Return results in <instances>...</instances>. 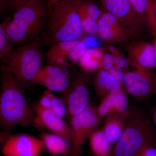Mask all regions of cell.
Returning <instances> with one entry per match:
<instances>
[{"instance_id":"cell-16","label":"cell","mask_w":156,"mask_h":156,"mask_svg":"<svg viewBox=\"0 0 156 156\" xmlns=\"http://www.w3.org/2000/svg\"><path fill=\"white\" fill-rule=\"evenodd\" d=\"M94 85L96 95L101 99L107 95L116 94L124 90L123 82L101 67L97 71Z\"/></svg>"},{"instance_id":"cell-36","label":"cell","mask_w":156,"mask_h":156,"mask_svg":"<svg viewBox=\"0 0 156 156\" xmlns=\"http://www.w3.org/2000/svg\"><path fill=\"white\" fill-rule=\"evenodd\" d=\"M153 122L156 132V102L153 111Z\"/></svg>"},{"instance_id":"cell-17","label":"cell","mask_w":156,"mask_h":156,"mask_svg":"<svg viewBox=\"0 0 156 156\" xmlns=\"http://www.w3.org/2000/svg\"><path fill=\"white\" fill-rule=\"evenodd\" d=\"M129 111L130 108L124 113L111 115L105 118L102 129L112 144H115L121 136Z\"/></svg>"},{"instance_id":"cell-30","label":"cell","mask_w":156,"mask_h":156,"mask_svg":"<svg viewBox=\"0 0 156 156\" xmlns=\"http://www.w3.org/2000/svg\"><path fill=\"white\" fill-rule=\"evenodd\" d=\"M31 1L32 0H0L1 10L3 11L8 9L14 11L20 6Z\"/></svg>"},{"instance_id":"cell-24","label":"cell","mask_w":156,"mask_h":156,"mask_svg":"<svg viewBox=\"0 0 156 156\" xmlns=\"http://www.w3.org/2000/svg\"><path fill=\"white\" fill-rule=\"evenodd\" d=\"M146 18L148 29L156 36V0H149Z\"/></svg>"},{"instance_id":"cell-23","label":"cell","mask_w":156,"mask_h":156,"mask_svg":"<svg viewBox=\"0 0 156 156\" xmlns=\"http://www.w3.org/2000/svg\"><path fill=\"white\" fill-rule=\"evenodd\" d=\"M14 48L6 35L2 27L0 25V59L2 62L11 55Z\"/></svg>"},{"instance_id":"cell-39","label":"cell","mask_w":156,"mask_h":156,"mask_svg":"<svg viewBox=\"0 0 156 156\" xmlns=\"http://www.w3.org/2000/svg\"><path fill=\"white\" fill-rule=\"evenodd\" d=\"M74 1H83V0H74Z\"/></svg>"},{"instance_id":"cell-29","label":"cell","mask_w":156,"mask_h":156,"mask_svg":"<svg viewBox=\"0 0 156 156\" xmlns=\"http://www.w3.org/2000/svg\"><path fill=\"white\" fill-rule=\"evenodd\" d=\"M87 45L84 41L80 43L70 53L69 58L72 62H77L79 61L87 50Z\"/></svg>"},{"instance_id":"cell-12","label":"cell","mask_w":156,"mask_h":156,"mask_svg":"<svg viewBox=\"0 0 156 156\" xmlns=\"http://www.w3.org/2000/svg\"><path fill=\"white\" fill-rule=\"evenodd\" d=\"M65 94L70 119L85 110L89 106L90 97L85 76L81 74L76 77Z\"/></svg>"},{"instance_id":"cell-9","label":"cell","mask_w":156,"mask_h":156,"mask_svg":"<svg viewBox=\"0 0 156 156\" xmlns=\"http://www.w3.org/2000/svg\"><path fill=\"white\" fill-rule=\"evenodd\" d=\"M97 22V34L101 39L110 45L124 44L134 40L115 16L102 9L101 15Z\"/></svg>"},{"instance_id":"cell-31","label":"cell","mask_w":156,"mask_h":156,"mask_svg":"<svg viewBox=\"0 0 156 156\" xmlns=\"http://www.w3.org/2000/svg\"><path fill=\"white\" fill-rule=\"evenodd\" d=\"M53 94L51 91H45L38 102V105L41 107L45 109H51L52 108V97Z\"/></svg>"},{"instance_id":"cell-20","label":"cell","mask_w":156,"mask_h":156,"mask_svg":"<svg viewBox=\"0 0 156 156\" xmlns=\"http://www.w3.org/2000/svg\"><path fill=\"white\" fill-rule=\"evenodd\" d=\"M104 54L103 49L99 48L87 49L78 63L87 72L97 71L100 67Z\"/></svg>"},{"instance_id":"cell-22","label":"cell","mask_w":156,"mask_h":156,"mask_svg":"<svg viewBox=\"0 0 156 156\" xmlns=\"http://www.w3.org/2000/svg\"><path fill=\"white\" fill-rule=\"evenodd\" d=\"M82 40H78L71 41H61L53 44L47 53V56L60 55L69 57L71 53L80 43Z\"/></svg>"},{"instance_id":"cell-11","label":"cell","mask_w":156,"mask_h":156,"mask_svg":"<svg viewBox=\"0 0 156 156\" xmlns=\"http://www.w3.org/2000/svg\"><path fill=\"white\" fill-rule=\"evenodd\" d=\"M67 69L48 64L42 66L32 81V85H41L51 92L65 93L70 83Z\"/></svg>"},{"instance_id":"cell-7","label":"cell","mask_w":156,"mask_h":156,"mask_svg":"<svg viewBox=\"0 0 156 156\" xmlns=\"http://www.w3.org/2000/svg\"><path fill=\"white\" fill-rule=\"evenodd\" d=\"M101 9L112 14L135 39H141L147 25L128 0H98Z\"/></svg>"},{"instance_id":"cell-15","label":"cell","mask_w":156,"mask_h":156,"mask_svg":"<svg viewBox=\"0 0 156 156\" xmlns=\"http://www.w3.org/2000/svg\"><path fill=\"white\" fill-rule=\"evenodd\" d=\"M125 90L101 98L96 110L101 119L111 115L126 112L129 110L128 100Z\"/></svg>"},{"instance_id":"cell-25","label":"cell","mask_w":156,"mask_h":156,"mask_svg":"<svg viewBox=\"0 0 156 156\" xmlns=\"http://www.w3.org/2000/svg\"><path fill=\"white\" fill-rule=\"evenodd\" d=\"M80 18L83 34L89 35L97 34L98 30L97 20L89 17H82Z\"/></svg>"},{"instance_id":"cell-1","label":"cell","mask_w":156,"mask_h":156,"mask_svg":"<svg viewBox=\"0 0 156 156\" xmlns=\"http://www.w3.org/2000/svg\"><path fill=\"white\" fill-rule=\"evenodd\" d=\"M48 15V2L32 0L16 9L12 18H8L1 25L14 47H20L30 44L41 35Z\"/></svg>"},{"instance_id":"cell-8","label":"cell","mask_w":156,"mask_h":156,"mask_svg":"<svg viewBox=\"0 0 156 156\" xmlns=\"http://www.w3.org/2000/svg\"><path fill=\"white\" fill-rule=\"evenodd\" d=\"M100 119L96 108L90 105L82 112L70 119L72 134V156H80L82 154V147L85 140L95 130Z\"/></svg>"},{"instance_id":"cell-33","label":"cell","mask_w":156,"mask_h":156,"mask_svg":"<svg viewBox=\"0 0 156 156\" xmlns=\"http://www.w3.org/2000/svg\"><path fill=\"white\" fill-rule=\"evenodd\" d=\"M133 156H156V146H147L137 152Z\"/></svg>"},{"instance_id":"cell-4","label":"cell","mask_w":156,"mask_h":156,"mask_svg":"<svg viewBox=\"0 0 156 156\" xmlns=\"http://www.w3.org/2000/svg\"><path fill=\"white\" fill-rule=\"evenodd\" d=\"M50 41L48 34L43 33L30 44L15 48L2 69L12 73L23 86L31 84L44 59L42 48Z\"/></svg>"},{"instance_id":"cell-18","label":"cell","mask_w":156,"mask_h":156,"mask_svg":"<svg viewBox=\"0 0 156 156\" xmlns=\"http://www.w3.org/2000/svg\"><path fill=\"white\" fill-rule=\"evenodd\" d=\"M89 144L92 153L96 156H112V144L103 129L96 130L89 135Z\"/></svg>"},{"instance_id":"cell-28","label":"cell","mask_w":156,"mask_h":156,"mask_svg":"<svg viewBox=\"0 0 156 156\" xmlns=\"http://www.w3.org/2000/svg\"><path fill=\"white\" fill-rule=\"evenodd\" d=\"M48 64L55 66L61 68L67 69L69 67V63L68 62L69 57L60 55H54L46 57Z\"/></svg>"},{"instance_id":"cell-13","label":"cell","mask_w":156,"mask_h":156,"mask_svg":"<svg viewBox=\"0 0 156 156\" xmlns=\"http://www.w3.org/2000/svg\"><path fill=\"white\" fill-rule=\"evenodd\" d=\"M123 45L129 60L147 69H156L153 44L141 39H135Z\"/></svg>"},{"instance_id":"cell-6","label":"cell","mask_w":156,"mask_h":156,"mask_svg":"<svg viewBox=\"0 0 156 156\" xmlns=\"http://www.w3.org/2000/svg\"><path fill=\"white\" fill-rule=\"evenodd\" d=\"M129 61L133 69L128 70L124 75L123 83L126 93L139 99L149 98L156 94L155 74L151 70L143 67L129 59Z\"/></svg>"},{"instance_id":"cell-21","label":"cell","mask_w":156,"mask_h":156,"mask_svg":"<svg viewBox=\"0 0 156 156\" xmlns=\"http://www.w3.org/2000/svg\"><path fill=\"white\" fill-rule=\"evenodd\" d=\"M80 18L89 17L98 20L101 14V9L93 0H73Z\"/></svg>"},{"instance_id":"cell-26","label":"cell","mask_w":156,"mask_h":156,"mask_svg":"<svg viewBox=\"0 0 156 156\" xmlns=\"http://www.w3.org/2000/svg\"><path fill=\"white\" fill-rule=\"evenodd\" d=\"M51 110L62 119H63L66 114V107L64 101L53 94L52 97Z\"/></svg>"},{"instance_id":"cell-3","label":"cell","mask_w":156,"mask_h":156,"mask_svg":"<svg viewBox=\"0 0 156 156\" xmlns=\"http://www.w3.org/2000/svg\"><path fill=\"white\" fill-rule=\"evenodd\" d=\"M156 146V132L143 109L137 106L130 111L112 156H133L147 146Z\"/></svg>"},{"instance_id":"cell-27","label":"cell","mask_w":156,"mask_h":156,"mask_svg":"<svg viewBox=\"0 0 156 156\" xmlns=\"http://www.w3.org/2000/svg\"><path fill=\"white\" fill-rule=\"evenodd\" d=\"M135 11L144 20L147 24L146 12L149 0H128Z\"/></svg>"},{"instance_id":"cell-14","label":"cell","mask_w":156,"mask_h":156,"mask_svg":"<svg viewBox=\"0 0 156 156\" xmlns=\"http://www.w3.org/2000/svg\"><path fill=\"white\" fill-rule=\"evenodd\" d=\"M32 108L43 126L52 131L53 134L64 137L71 145V130L69 125L65 122L63 119L57 115L52 110L43 108L37 103L34 105Z\"/></svg>"},{"instance_id":"cell-32","label":"cell","mask_w":156,"mask_h":156,"mask_svg":"<svg viewBox=\"0 0 156 156\" xmlns=\"http://www.w3.org/2000/svg\"><path fill=\"white\" fill-rule=\"evenodd\" d=\"M115 65L114 56L111 53H107L104 54L100 67L109 71Z\"/></svg>"},{"instance_id":"cell-34","label":"cell","mask_w":156,"mask_h":156,"mask_svg":"<svg viewBox=\"0 0 156 156\" xmlns=\"http://www.w3.org/2000/svg\"><path fill=\"white\" fill-rule=\"evenodd\" d=\"M108 72L117 79L123 82L125 73L115 64Z\"/></svg>"},{"instance_id":"cell-10","label":"cell","mask_w":156,"mask_h":156,"mask_svg":"<svg viewBox=\"0 0 156 156\" xmlns=\"http://www.w3.org/2000/svg\"><path fill=\"white\" fill-rule=\"evenodd\" d=\"M42 139L25 134L10 136L4 144V156H38L44 147Z\"/></svg>"},{"instance_id":"cell-35","label":"cell","mask_w":156,"mask_h":156,"mask_svg":"<svg viewBox=\"0 0 156 156\" xmlns=\"http://www.w3.org/2000/svg\"><path fill=\"white\" fill-rule=\"evenodd\" d=\"M85 43H86L88 46H90L91 47V48H96L98 44L97 41H96V39L94 38H87V40H85L83 41Z\"/></svg>"},{"instance_id":"cell-40","label":"cell","mask_w":156,"mask_h":156,"mask_svg":"<svg viewBox=\"0 0 156 156\" xmlns=\"http://www.w3.org/2000/svg\"><path fill=\"white\" fill-rule=\"evenodd\" d=\"M60 1V0H58V1H58V2H59V1Z\"/></svg>"},{"instance_id":"cell-19","label":"cell","mask_w":156,"mask_h":156,"mask_svg":"<svg viewBox=\"0 0 156 156\" xmlns=\"http://www.w3.org/2000/svg\"><path fill=\"white\" fill-rule=\"evenodd\" d=\"M41 139L47 149L52 154L62 155L71 152L70 143L62 136L56 134L43 133Z\"/></svg>"},{"instance_id":"cell-37","label":"cell","mask_w":156,"mask_h":156,"mask_svg":"<svg viewBox=\"0 0 156 156\" xmlns=\"http://www.w3.org/2000/svg\"><path fill=\"white\" fill-rule=\"evenodd\" d=\"M153 45L154 54L155 59L156 63V38L154 42Z\"/></svg>"},{"instance_id":"cell-5","label":"cell","mask_w":156,"mask_h":156,"mask_svg":"<svg viewBox=\"0 0 156 156\" xmlns=\"http://www.w3.org/2000/svg\"><path fill=\"white\" fill-rule=\"evenodd\" d=\"M46 28L53 44L80 40L83 34L81 18L73 0L48 5Z\"/></svg>"},{"instance_id":"cell-2","label":"cell","mask_w":156,"mask_h":156,"mask_svg":"<svg viewBox=\"0 0 156 156\" xmlns=\"http://www.w3.org/2000/svg\"><path fill=\"white\" fill-rule=\"evenodd\" d=\"M1 76L0 122L9 130L14 126L25 127L34 122L35 113L26 99L23 86L11 72L3 69Z\"/></svg>"},{"instance_id":"cell-38","label":"cell","mask_w":156,"mask_h":156,"mask_svg":"<svg viewBox=\"0 0 156 156\" xmlns=\"http://www.w3.org/2000/svg\"><path fill=\"white\" fill-rule=\"evenodd\" d=\"M57 1L58 0H48V5H51L56 4V3H57Z\"/></svg>"}]
</instances>
